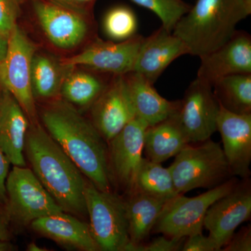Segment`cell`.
<instances>
[{"mask_svg": "<svg viewBox=\"0 0 251 251\" xmlns=\"http://www.w3.org/2000/svg\"><path fill=\"white\" fill-rule=\"evenodd\" d=\"M219 103L229 111L251 114V74H234L219 78L212 84Z\"/></svg>", "mask_w": 251, "mask_h": 251, "instance_id": "23", "label": "cell"}, {"mask_svg": "<svg viewBox=\"0 0 251 251\" xmlns=\"http://www.w3.org/2000/svg\"><path fill=\"white\" fill-rule=\"evenodd\" d=\"M33 8L41 29L56 47L74 49L88 35L90 24L75 10L51 0H33Z\"/></svg>", "mask_w": 251, "mask_h": 251, "instance_id": "12", "label": "cell"}, {"mask_svg": "<svg viewBox=\"0 0 251 251\" xmlns=\"http://www.w3.org/2000/svg\"><path fill=\"white\" fill-rule=\"evenodd\" d=\"M14 249V246L10 241H0V251H11Z\"/></svg>", "mask_w": 251, "mask_h": 251, "instance_id": "37", "label": "cell"}, {"mask_svg": "<svg viewBox=\"0 0 251 251\" xmlns=\"http://www.w3.org/2000/svg\"><path fill=\"white\" fill-rule=\"evenodd\" d=\"M8 38L5 37L0 33V62L4 59L8 49Z\"/></svg>", "mask_w": 251, "mask_h": 251, "instance_id": "36", "label": "cell"}, {"mask_svg": "<svg viewBox=\"0 0 251 251\" xmlns=\"http://www.w3.org/2000/svg\"><path fill=\"white\" fill-rule=\"evenodd\" d=\"M251 216V188L249 181L239 184L224 197L213 203L204 217L203 226L209 231L219 251L229 242L238 226Z\"/></svg>", "mask_w": 251, "mask_h": 251, "instance_id": "13", "label": "cell"}, {"mask_svg": "<svg viewBox=\"0 0 251 251\" xmlns=\"http://www.w3.org/2000/svg\"><path fill=\"white\" fill-rule=\"evenodd\" d=\"M85 199L91 232L100 251H125L130 243L125 199L100 191L86 179Z\"/></svg>", "mask_w": 251, "mask_h": 251, "instance_id": "5", "label": "cell"}, {"mask_svg": "<svg viewBox=\"0 0 251 251\" xmlns=\"http://www.w3.org/2000/svg\"><path fill=\"white\" fill-rule=\"evenodd\" d=\"M4 208L10 226H30L34 220L64 211L30 168L14 166L6 181Z\"/></svg>", "mask_w": 251, "mask_h": 251, "instance_id": "6", "label": "cell"}, {"mask_svg": "<svg viewBox=\"0 0 251 251\" xmlns=\"http://www.w3.org/2000/svg\"><path fill=\"white\" fill-rule=\"evenodd\" d=\"M27 250L29 251H48L47 249L42 248L38 246L36 243L31 242L29 243L27 245Z\"/></svg>", "mask_w": 251, "mask_h": 251, "instance_id": "38", "label": "cell"}, {"mask_svg": "<svg viewBox=\"0 0 251 251\" xmlns=\"http://www.w3.org/2000/svg\"><path fill=\"white\" fill-rule=\"evenodd\" d=\"M5 90L0 86V112L2 108L3 101H4Z\"/></svg>", "mask_w": 251, "mask_h": 251, "instance_id": "39", "label": "cell"}, {"mask_svg": "<svg viewBox=\"0 0 251 251\" xmlns=\"http://www.w3.org/2000/svg\"><path fill=\"white\" fill-rule=\"evenodd\" d=\"M242 1H244L248 6H251V0H242Z\"/></svg>", "mask_w": 251, "mask_h": 251, "instance_id": "40", "label": "cell"}, {"mask_svg": "<svg viewBox=\"0 0 251 251\" xmlns=\"http://www.w3.org/2000/svg\"><path fill=\"white\" fill-rule=\"evenodd\" d=\"M197 77L211 86L221 77L234 74H251V36L236 30L222 46L200 57Z\"/></svg>", "mask_w": 251, "mask_h": 251, "instance_id": "16", "label": "cell"}, {"mask_svg": "<svg viewBox=\"0 0 251 251\" xmlns=\"http://www.w3.org/2000/svg\"><path fill=\"white\" fill-rule=\"evenodd\" d=\"M51 1L76 11V9L80 7L81 9H84L85 6L90 5L95 0H51Z\"/></svg>", "mask_w": 251, "mask_h": 251, "instance_id": "35", "label": "cell"}, {"mask_svg": "<svg viewBox=\"0 0 251 251\" xmlns=\"http://www.w3.org/2000/svg\"><path fill=\"white\" fill-rule=\"evenodd\" d=\"M193 144L177 153L169 167L179 194L196 188H214L233 176L219 143L209 139Z\"/></svg>", "mask_w": 251, "mask_h": 251, "instance_id": "4", "label": "cell"}, {"mask_svg": "<svg viewBox=\"0 0 251 251\" xmlns=\"http://www.w3.org/2000/svg\"><path fill=\"white\" fill-rule=\"evenodd\" d=\"M29 125L17 100L5 90L0 112V148L13 166H26L25 145Z\"/></svg>", "mask_w": 251, "mask_h": 251, "instance_id": "19", "label": "cell"}, {"mask_svg": "<svg viewBox=\"0 0 251 251\" xmlns=\"http://www.w3.org/2000/svg\"><path fill=\"white\" fill-rule=\"evenodd\" d=\"M171 200L178 195L171 170L161 163L143 158L135 181V192Z\"/></svg>", "mask_w": 251, "mask_h": 251, "instance_id": "25", "label": "cell"}, {"mask_svg": "<svg viewBox=\"0 0 251 251\" xmlns=\"http://www.w3.org/2000/svg\"><path fill=\"white\" fill-rule=\"evenodd\" d=\"M238 184L234 176L196 197L183 194L170 200L153 229L168 237L182 239L202 232L204 217L209 206L232 191Z\"/></svg>", "mask_w": 251, "mask_h": 251, "instance_id": "7", "label": "cell"}, {"mask_svg": "<svg viewBox=\"0 0 251 251\" xmlns=\"http://www.w3.org/2000/svg\"><path fill=\"white\" fill-rule=\"evenodd\" d=\"M186 238L160 237L148 244L143 243L136 245L128 244L125 251H181Z\"/></svg>", "mask_w": 251, "mask_h": 251, "instance_id": "30", "label": "cell"}, {"mask_svg": "<svg viewBox=\"0 0 251 251\" xmlns=\"http://www.w3.org/2000/svg\"><path fill=\"white\" fill-rule=\"evenodd\" d=\"M217 130L231 174L248 179L251 175V114L234 113L220 104Z\"/></svg>", "mask_w": 251, "mask_h": 251, "instance_id": "15", "label": "cell"}, {"mask_svg": "<svg viewBox=\"0 0 251 251\" xmlns=\"http://www.w3.org/2000/svg\"><path fill=\"white\" fill-rule=\"evenodd\" d=\"M61 84L55 63L47 56L34 54L31 65V86L35 99L54 98L60 92Z\"/></svg>", "mask_w": 251, "mask_h": 251, "instance_id": "26", "label": "cell"}, {"mask_svg": "<svg viewBox=\"0 0 251 251\" xmlns=\"http://www.w3.org/2000/svg\"><path fill=\"white\" fill-rule=\"evenodd\" d=\"M11 163L0 148V206L4 209L6 203V181Z\"/></svg>", "mask_w": 251, "mask_h": 251, "instance_id": "33", "label": "cell"}, {"mask_svg": "<svg viewBox=\"0 0 251 251\" xmlns=\"http://www.w3.org/2000/svg\"><path fill=\"white\" fill-rule=\"evenodd\" d=\"M105 34L112 40L122 41L135 35L138 22L130 8L119 6L112 8L105 14L103 22Z\"/></svg>", "mask_w": 251, "mask_h": 251, "instance_id": "27", "label": "cell"}, {"mask_svg": "<svg viewBox=\"0 0 251 251\" xmlns=\"http://www.w3.org/2000/svg\"><path fill=\"white\" fill-rule=\"evenodd\" d=\"M224 251H251V226L244 227L237 234H234L229 242L222 248Z\"/></svg>", "mask_w": 251, "mask_h": 251, "instance_id": "32", "label": "cell"}, {"mask_svg": "<svg viewBox=\"0 0 251 251\" xmlns=\"http://www.w3.org/2000/svg\"><path fill=\"white\" fill-rule=\"evenodd\" d=\"M148 125L135 117L108 143L112 185L127 196L135 192V181L143 159L144 135Z\"/></svg>", "mask_w": 251, "mask_h": 251, "instance_id": "9", "label": "cell"}, {"mask_svg": "<svg viewBox=\"0 0 251 251\" xmlns=\"http://www.w3.org/2000/svg\"><path fill=\"white\" fill-rule=\"evenodd\" d=\"M125 78L135 116L148 126L163 121L179 110L180 100L172 101L163 98L141 74L129 72L125 74Z\"/></svg>", "mask_w": 251, "mask_h": 251, "instance_id": "21", "label": "cell"}, {"mask_svg": "<svg viewBox=\"0 0 251 251\" xmlns=\"http://www.w3.org/2000/svg\"><path fill=\"white\" fill-rule=\"evenodd\" d=\"M170 200L134 192L125 200L130 244H141L150 235Z\"/></svg>", "mask_w": 251, "mask_h": 251, "instance_id": "22", "label": "cell"}, {"mask_svg": "<svg viewBox=\"0 0 251 251\" xmlns=\"http://www.w3.org/2000/svg\"><path fill=\"white\" fill-rule=\"evenodd\" d=\"M181 251H219L213 239L209 236L206 237L202 232H199L186 237Z\"/></svg>", "mask_w": 251, "mask_h": 251, "instance_id": "31", "label": "cell"}, {"mask_svg": "<svg viewBox=\"0 0 251 251\" xmlns=\"http://www.w3.org/2000/svg\"><path fill=\"white\" fill-rule=\"evenodd\" d=\"M8 49L0 62V86L14 97L30 123L38 122L31 86V65L36 47L18 25L10 34Z\"/></svg>", "mask_w": 251, "mask_h": 251, "instance_id": "8", "label": "cell"}, {"mask_svg": "<svg viewBox=\"0 0 251 251\" xmlns=\"http://www.w3.org/2000/svg\"><path fill=\"white\" fill-rule=\"evenodd\" d=\"M191 143L179 116V109L156 125L148 126L144 135V153L161 163L176 156Z\"/></svg>", "mask_w": 251, "mask_h": 251, "instance_id": "20", "label": "cell"}, {"mask_svg": "<svg viewBox=\"0 0 251 251\" xmlns=\"http://www.w3.org/2000/svg\"><path fill=\"white\" fill-rule=\"evenodd\" d=\"M135 4L152 11L160 18L162 26L172 31L178 21L191 9L183 0H131Z\"/></svg>", "mask_w": 251, "mask_h": 251, "instance_id": "28", "label": "cell"}, {"mask_svg": "<svg viewBox=\"0 0 251 251\" xmlns=\"http://www.w3.org/2000/svg\"><path fill=\"white\" fill-rule=\"evenodd\" d=\"M36 233L64 247L82 251H99L91 232L90 225L80 218L62 212L44 216L31 223Z\"/></svg>", "mask_w": 251, "mask_h": 251, "instance_id": "18", "label": "cell"}, {"mask_svg": "<svg viewBox=\"0 0 251 251\" xmlns=\"http://www.w3.org/2000/svg\"><path fill=\"white\" fill-rule=\"evenodd\" d=\"M21 0H0V33L9 39L17 25Z\"/></svg>", "mask_w": 251, "mask_h": 251, "instance_id": "29", "label": "cell"}, {"mask_svg": "<svg viewBox=\"0 0 251 251\" xmlns=\"http://www.w3.org/2000/svg\"><path fill=\"white\" fill-rule=\"evenodd\" d=\"M108 82L91 73L74 72L62 81L59 93L68 103L87 108L92 106Z\"/></svg>", "mask_w": 251, "mask_h": 251, "instance_id": "24", "label": "cell"}, {"mask_svg": "<svg viewBox=\"0 0 251 251\" xmlns=\"http://www.w3.org/2000/svg\"><path fill=\"white\" fill-rule=\"evenodd\" d=\"M25 153L31 171L64 212L87 216L85 176L39 122L30 123Z\"/></svg>", "mask_w": 251, "mask_h": 251, "instance_id": "2", "label": "cell"}, {"mask_svg": "<svg viewBox=\"0 0 251 251\" xmlns=\"http://www.w3.org/2000/svg\"><path fill=\"white\" fill-rule=\"evenodd\" d=\"M91 121L107 143L135 117L125 75H114L91 106Z\"/></svg>", "mask_w": 251, "mask_h": 251, "instance_id": "14", "label": "cell"}, {"mask_svg": "<svg viewBox=\"0 0 251 251\" xmlns=\"http://www.w3.org/2000/svg\"><path fill=\"white\" fill-rule=\"evenodd\" d=\"M10 224L4 209L0 206V241H10Z\"/></svg>", "mask_w": 251, "mask_h": 251, "instance_id": "34", "label": "cell"}, {"mask_svg": "<svg viewBox=\"0 0 251 251\" xmlns=\"http://www.w3.org/2000/svg\"><path fill=\"white\" fill-rule=\"evenodd\" d=\"M143 39L139 34L117 42L97 38L80 53L62 59L60 64L67 68L82 66L112 75H125L133 72Z\"/></svg>", "mask_w": 251, "mask_h": 251, "instance_id": "10", "label": "cell"}, {"mask_svg": "<svg viewBox=\"0 0 251 251\" xmlns=\"http://www.w3.org/2000/svg\"><path fill=\"white\" fill-rule=\"evenodd\" d=\"M189 54L184 41L161 25L148 37H144L133 72L154 85L167 68L178 57Z\"/></svg>", "mask_w": 251, "mask_h": 251, "instance_id": "17", "label": "cell"}, {"mask_svg": "<svg viewBox=\"0 0 251 251\" xmlns=\"http://www.w3.org/2000/svg\"><path fill=\"white\" fill-rule=\"evenodd\" d=\"M219 109L212 86L196 77L180 100V119L191 143L206 141L217 131Z\"/></svg>", "mask_w": 251, "mask_h": 251, "instance_id": "11", "label": "cell"}, {"mask_svg": "<svg viewBox=\"0 0 251 251\" xmlns=\"http://www.w3.org/2000/svg\"><path fill=\"white\" fill-rule=\"evenodd\" d=\"M41 117L46 131L86 179L100 191H112L108 143L92 121L64 100H54L46 105Z\"/></svg>", "mask_w": 251, "mask_h": 251, "instance_id": "1", "label": "cell"}, {"mask_svg": "<svg viewBox=\"0 0 251 251\" xmlns=\"http://www.w3.org/2000/svg\"><path fill=\"white\" fill-rule=\"evenodd\" d=\"M251 14V6L242 0H197L173 33L184 41L190 54L201 57L225 44Z\"/></svg>", "mask_w": 251, "mask_h": 251, "instance_id": "3", "label": "cell"}]
</instances>
